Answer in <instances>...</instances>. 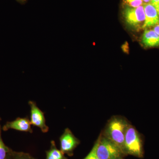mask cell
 Instances as JSON below:
<instances>
[{"label":"cell","instance_id":"obj_9","mask_svg":"<svg viewBox=\"0 0 159 159\" xmlns=\"http://www.w3.org/2000/svg\"><path fill=\"white\" fill-rule=\"evenodd\" d=\"M141 42L147 48H159V35L152 29H145L142 34Z\"/></svg>","mask_w":159,"mask_h":159},{"label":"cell","instance_id":"obj_18","mask_svg":"<svg viewBox=\"0 0 159 159\" xmlns=\"http://www.w3.org/2000/svg\"><path fill=\"white\" fill-rule=\"evenodd\" d=\"M142 1H143V3L147 4V3H150L151 0H142Z\"/></svg>","mask_w":159,"mask_h":159},{"label":"cell","instance_id":"obj_12","mask_svg":"<svg viewBox=\"0 0 159 159\" xmlns=\"http://www.w3.org/2000/svg\"><path fill=\"white\" fill-rule=\"evenodd\" d=\"M127 6L133 8H137L144 4L142 0H124Z\"/></svg>","mask_w":159,"mask_h":159},{"label":"cell","instance_id":"obj_6","mask_svg":"<svg viewBox=\"0 0 159 159\" xmlns=\"http://www.w3.org/2000/svg\"><path fill=\"white\" fill-rule=\"evenodd\" d=\"M61 150L64 153L71 155L73 151L79 144V141L69 129H66L60 139Z\"/></svg>","mask_w":159,"mask_h":159},{"label":"cell","instance_id":"obj_16","mask_svg":"<svg viewBox=\"0 0 159 159\" xmlns=\"http://www.w3.org/2000/svg\"><path fill=\"white\" fill-rule=\"evenodd\" d=\"M150 3L153 5L155 7H157L159 5V0H151Z\"/></svg>","mask_w":159,"mask_h":159},{"label":"cell","instance_id":"obj_17","mask_svg":"<svg viewBox=\"0 0 159 159\" xmlns=\"http://www.w3.org/2000/svg\"><path fill=\"white\" fill-rule=\"evenodd\" d=\"M16 2L21 5H25L28 2V0H15Z\"/></svg>","mask_w":159,"mask_h":159},{"label":"cell","instance_id":"obj_19","mask_svg":"<svg viewBox=\"0 0 159 159\" xmlns=\"http://www.w3.org/2000/svg\"><path fill=\"white\" fill-rule=\"evenodd\" d=\"M6 159H12V155H11V153H10L8 156V157H7V158Z\"/></svg>","mask_w":159,"mask_h":159},{"label":"cell","instance_id":"obj_15","mask_svg":"<svg viewBox=\"0 0 159 159\" xmlns=\"http://www.w3.org/2000/svg\"><path fill=\"white\" fill-rule=\"evenodd\" d=\"M152 30L155 31V32H156L157 34H158L159 35V24L156 25L154 26Z\"/></svg>","mask_w":159,"mask_h":159},{"label":"cell","instance_id":"obj_2","mask_svg":"<svg viewBox=\"0 0 159 159\" xmlns=\"http://www.w3.org/2000/svg\"><path fill=\"white\" fill-rule=\"evenodd\" d=\"M124 145L126 155H130L137 157H143L144 150L142 136L136 128L130 124L125 134Z\"/></svg>","mask_w":159,"mask_h":159},{"label":"cell","instance_id":"obj_20","mask_svg":"<svg viewBox=\"0 0 159 159\" xmlns=\"http://www.w3.org/2000/svg\"><path fill=\"white\" fill-rule=\"evenodd\" d=\"M156 8H157V10L158 12L159 15V5L158 6H157V7H156Z\"/></svg>","mask_w":159,"mask_h":159},{"label":"cell","instance_id":"obj_14","mask_svg":"<svg viewBox=\"0 0 159 159\" xmlns=\"http://www.w3.org/2000/svg\"><path fill=\"white\" fill-rule=\"evenodd\" d=\"M97 143L96 142L90 152L84 159H99L97 154Z\"/></svg>","mask_w":159,"mask_h":159},{"label":"cell","instance_id":"obj_8","mask_svg":"<svg viewBox=\"0 0 159 159\" xmlns=\"http://www.w3.org/2000/svg\"><path fill=\"white\" fill-rule=\"evenodd\" d=\"M30 120L27 118H17L11 122H7L3 127L4 131L13 129L20 131L32 132Z\"/></svg>","mask_w":159,"mask_h":159},{"label":"cell","instance_id":"obj_13","mask_svg":"<svg viewBox=\"0 0 159 159\" xmlns=\"http://www.w3.org/2000/svg\"><path fill=\"white\" fill-rule=\"evenodd\" d=\"M11 155L13 159H34L29 154L23 152H12Z\"/></svg>","mask_w":159,"mask_h":159},{"label":"cell","instance_id":"obj_10","mask_svg":"<svg viewBox=\"0 0 159 159\" xmlns=\"http://www.w3.org/2000/svg\"><path fill=\"white\" fill-rule=\"evenodd\" d=\"M46 159H67L64 156V153L57 149L54 141L51 142V148L46 152Z\"/></svg>","mask_w":159,"mask_h":159},{"label":"cell","instance_id":"obj_5","mask_svg":"<svg viewBox=\"0 0 159 159\" xmlns=\"http://www.w3.org/2000/svg\"><path fill=\"white\" fill-rule=\"evenodd\" d=\"M29 102L31 108V119L30 121L31 125L40 129L43 133L48 132L49 127L46 124L43 112L38 107L35 102L30 101Z\"/></svg>","mask_w":159,"mask_h":159},{"label":"cell","instance_id":"obj_4","mask_svg":"<svg viewBox=\"0 0 159 159\" xmlns=\"http://www.w3.org/2000/svg\"><path fill=\"white\" fill-rule=\"evenodd\" d=\"M123 15L125 22L130 27L136 30L143 29L145 19L143 5L137 8L126 6Z\"/></svg>","mask_w":159,"mask_h":159},{"label":"cell","instance_id":"obj_3","mask_svg":"<svg viewBox=\"0 0 159 159\" xmlns=\"http://www.w3.org/2000/svg\"><path fill=\"white\" fill-rule=\"evenodd\" d=\"M97 143L99 159H124L125 155L121 149L103 135L99 136Z\"/></svg>","mask_w":159,"mask_h":159},{"label":"cell","instance_id":"obj_1","mask_svg":"<svg viewBox=\"0 0 159 159\" xmlns=\"http://www.w3.org/2000/svg\"><path fill=\"white\" fill-rule=\"evenodd\" d=\"M129 124L123 117L114 116L109 121L103 133L104 137L118 146L126 156L125 150V134Z\"/></svg>","mask_w":159,"mask_h":159},{"label":"cell","instance_id":"obj_11","mask_svg":"<svg viewBox=\"0 0 159 159\" xmlns=\"http://www.w3.org/2000/svg\"><path fill=\"white\" fill-rule=\"evenodd\" d=\"M10 153L9 148L4 144L2 139L0 126V159H6Z\"/></svg>","mask_w":159,"mask_h":159},{"label":"cell","instance_id":"obj_7","mask_svg":"<svg viewBox=\"0 0 159 159\" xmlns=\"http://www.w3.org/2000/svg\"><path fill=\"white\" fill-rule=\"evenodd\" d=\"M145 21L142 29H149L159 24V15L157 8L151 3L143 4Z\"/></svg>","mask_w":159,"mask_h":159}]
</instances>
